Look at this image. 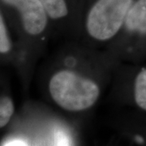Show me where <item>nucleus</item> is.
I'll list each match as a JSON object with an SVG mask.
<instances>
[{"instance_id":"7","label":"nucleus","mask_w":146,"mask_h":146,"mask_svg":"<svg viewBox=\"0 0 146 146\" xmlns=\"http://www.w3.org/2000/svg\"><path fill=\"white\" fill-rule=\"evenodd\" d=\"M14 113V104L8 97L0 98V128L7 125Z\"/></svg>"},{"instance_id":"2","label":"nucleus","mask_w":146,"mask_h":146,"mask_svg":"<svg viewBox=\"0 0 146 146\" xmlns=\"http://www.w3.org/2000/svg\"><path fill=\"white\" fill-rule=\"evenodd\" d=\"M132 3L133 0H98L87 18L89 35L99 41L113 37L125 22Z\"/></svg>"},{"instance_id":"3","label":"nucleus","mask_w":146,"mask_h":146,"mask_svg":"<svg viewBox=\"0 0 146 146\" xmlns=\"http://www.w3.org/2000/svg\"><path fill=\"white\" fill-rule=\"evenodd\" d=\"M20 11L25 30L36 36L45 30L47 25V14L39 0H3Z\"/></svg>"},{"instance_id":"9","label":"nucleus","mask_w":146,"mask_h":146,"mask_svg":"<svg viewBox=\"0 0 146 146\" xmlns=\"http://www.w3.org/2000/svg\"><path fill=\"white\" fill-rule=\"evenodd\" d=\"M54 146H72L68 135L63 131H58L54 136Z\"/></svg>"},{"instance_id":"4","label":"nucleus","mask_w":146,"mask_h":146,"mask_svg":"<svg viewBox=\"0 0 146 146\" xmlns=\"http://www.w3.org/2000/svg\"><path fill=\"white\" fill-rule=\"evenodd\" d=\"M125 25L130 31L146 33V0L132 3L126 16Z\"/></svg>"},{"instance_id":"6","label":"nucleus","mask_w":146,"mask_h":146,"mask_svg":"<svg viewBox=\"0 0 146 146\" xmlns=\"http://www.w3.org/2000/svg\"><path fill=\"white\" fill-rule=\"evenodd\" d=\"M134 95L137 106L146 110V69L142 70L136 76Z\"/></svg>"},{"instance_id":"5","label":"nucleus","mask_w":146,"mask_h":146,"mask_svg":"<svg viewBox=\"0 0 146 146\" xmlns=\"http://www.w3.org/2000/svg\"><path fill=\"white\" fill-rule=\"evenodd\" d=\"M44 7L47 16L52 19H60L68 15L65 0H39Z\"/></svg>"},{"instance_id":"10","label":"nucleus","mask_w":146,"mask_h":146,"mask_svg":"<svg viewBox=\"0 0 146 146\" xmlns=\"http://www.w3.org/2000/svg\"><path fill=\"white\" fill-rule=\"evenodd\" d=\"M3 146H27L25 143L21 141H12L7 143Z\"/></svg>"},{"instance_id":"8","label":"nucleus","mask_w":146,"mask_h":146,"mask_svg":"<svg viewBox=\"0 0 146 146\" xmlns=\"http://www.w3.org/2000/svg\"><path fill=\"white\" fill-rule=\"evenodd\" d=\"M10 38L8 36L3 19L0 14V54L7 53L11 50Z\"/></svg>"},{"instance_id":"1","label":"nucleus","mask_w":146,"mask_h":146,"mask_svg":"<svg viewBox=\"0 0 146 146\" xmlns=\"http://www.w3.org/2000/svg\"><path fill=\"white\" fill-rule=\"evenodd\" d=\"M49 88L53 100L69 111H80L91 107L100 94L99 87L93 80L67 70L54 74Z\"/></svg>"}]
</instances>
